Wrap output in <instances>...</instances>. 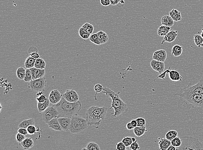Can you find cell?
Listing matches in <instances>:
<instances>
[{
  "instance_id": "6da1fadb",
  "label": "cell",
  "mask_w": 203,
  "mask_h": 150,
  "mask_svg": "<svg viewBox=\"0 0 203 150\" xmlns=\"http://www.w3.org/2000/svg\"><path fill=\"white\" fill-rule=\"evenodd\" d=\"M102 93L106 94L107 97H110L112 100L111 106L110 109L113 108L114 110V114L113 117H116L121 115L126 114L128 111V107L127 103L121 100L119 96L121 93L120 91L115 93L108 87H103Z\"/></svg>"
},
{
  "instance_id": "7a4b0ae2",
  "label": "cell",
  "mask_w": 203,
  "mask_h": 150,
  "mask_svg": "<svg viewBox=\"0 0 203 150\" xmlns=\"http://www.w3.org/2000/svg\"><path fill=\"white\" fill-rule=\"evenodd\" d=\"M59 113V117H71L78 115L82 109V103L80 101L70 102L62 96L60 101L54 105Z\"/></svg>"
},
{
  "instance_id": "3957f363",
  "label": "cell",
  "mask_w": 203,
  "mask_h": 150,
  "mask_svg": "<svg viewBox=\"0 0 203 150\" xmlns=\"http://www.w3.org/2000/svg\"><path fill=\"white\" fill-rule=\"evenodd\" d=\"M107 107L92 106L86 111V120L89 126H98L104 120L107 115Z\"/></svg>"
},
{
  "instance_id": "277c9868",
  "label": "cell",
  "mask_w": 203,
  "mask_h": 150,
  "mask_svg": "<svg viewBox=\"0 0 203 150\" xmlns=\"http://www.w3.org/2000/svg\"><path fill=\"white\" fill-rule=\"evenodd\" d=\"M178 96L180 97L178 102L179 107H184L189 110L194 108H203V94Z\"/></svg>"
},
{
  "instance_id": "5b68a950",
  "label": "cell",
  "mask_w": 203,
  "mask_h": 150,
  "mask_svg": "<svg viewBox=\"0 0 203 150\" xmlns=\"http://www.w3.org/2000/svg\"><path fill=\"white\" fill-rule=\"evenodd\" d=\"M89 125L86 120L78 115L71 117L69 131L73 134H83L86 131Z\"/></svg>"
},
{
  "instance_id": "8992f818",
  "label": "cell",
  "mask_w": 203,
  "mask_h": 150,
  "mask_svg": "<svg viewBox=\"0 0 203 150\" xmlns=\"http://www.w3.org/2000/svg\"><path fill=\"white\" fill-rule=\"evenodd\" d=\"M182 140V145L177 150H203V143L195 137L185 136Z\"/></svg>"
},
{
  "instance_id": "52a82bcc",
  "label": "cell",
  "mask_w": 203,
  "mask_h": 150,
  "mask_svg": "<svg viewBox=\"0 0 203 150\" xmlns=\"http://www.w3.org/2000/svg\"><path fill=\"white\" fill-rule=\"evenodd\" d=\"M203 94V80L200 81L196 85L191 86L189 85L188 86L182 88L178 91L175 93L174 96L186 95H198Z\"/></svg>"
},
{
  "instance_id": "ba28073f",
  "label": "cell",
  "mask_w": 203,
  "mask_h": 150,
  "mask_svg": "<svg viewBox=\"0 0 203 150\" xmlns=\"http://www.w3.org/2000/svg\"><path fill=\"white\" fill-rule=\"evenodd\" d=\"M40 114L41 116L42 120L46 124L52 119L59 117V113L54 105L49 106Z\"/></svg>"
},
{
  "instance_id": "9c48e42d",
  "label": "cell",
  "mask_w": 203,
  "mask_h": 150,
  "mask_svg": "<svg viewBox=\"0 0 203 150\" xmlns=\"http://www.w3.org/2000/svg\"><path fill=\"white\" fill-rule=\"evenodd\" d=\"M46 86V81L45 77L32 80L29 82L28 88L36 91H43Z\"/></svg>"
},
{
  "instance_id": "30bf717a",
  "label": "cell",
  "mask_w": 203,
  "mask_h": 150,
  "mask_svg": "<svg viewBox=\"0 0 203 150\" xmlns=\"http://www.w3.org/2000/svg\"><path fill=\"white\" fill-rule=\"evenodd\" d=\"M62 96L69 102H75L79 101V96L77 92L74 90H66L62 95Z\"/></svg>"
},
{
  "instance_id": "8fae6325",
  "label": "cell",
  "mask_w": 203,
  "mask_h": 150,
  "mask_svg": "<svg viewBox=\"0 0 203 150\" xmlns=\"http://www.w3.org/2000/svg\"><path fill=\"white\" fill-rule=\"evenodd\" d=\"M62 95L58 90H52L49 95V99L51 103L55 105L61 100Z\"/></svg>"
},
{
  "instance_id": "7c38bea8",
  "label": "cell",
  "mask_w": 203,
  "mask_h": 150,
  "mask_svg": "<svg viewBox=\"0 0 203 150\" xmlns=\"http://www.w3.org/2000/svg\"><path fill=\"white\" fill-rule=\"evenodd\" d=\"M150 64L152 69L158 72L159 74H162L164 72L165 67L164 62L153 59L150 62Z\"/></svg>"
},
{
  "instance_id": "4fadbf2b",
  "label": "cell",
  "mask_w": 203,
  "mask_h": 150,
  "mask_svg": "<svg viewBox=\"0 0 203 150\" xmlns=\"http://www.w3.org/2000/svg\"><path fill=\"white\" fill-rule=\"evenodd\" d=\"M58 119L62 131H69L71 123V118L68 117H59Z\"/></svg>"
},
{
  "instance_id": "5bb4252c",
  "label": "cell",
  "mask_w": 203,
  "mask_h": 150,
  "mask_svg": "<svg viewBox=\"0 0 203 150\" xmlns=\"http://www.w3.org/2000/svg\"><path fill=\"white\" fill-rule=\"evenodd\" d=\"M167 54L166 51L160 50L154 52L153 56V59L165 62L167 59Z\"/></svg>"
},
{
  "instance_id": "9a60e30c",
  "label": "cell",
  "mask_w": 203,
  "mask_h": 150,
  "mask_svg": "<svg viewBox=\"0 0 203 150\" xmlns=\"http://www.w3.org/2000/svg\"><path fill=\"white\" fill-rule=\"evenodd\" d=\"M177 36H178V31L174 30H172L171 31H170L165 36H164L161 44L163 45L165 42L171 43L175 40Z\"/></svg>"
},
{
  "instance_id": "2e32d148",
  "label": "cell",
  "mask_w": 203,
  "mask_h": 150,
  "mask_svg": "<svg viewBox=\"0 0 203 150\" xmlns=\"http://www.w3.org/2000/svg\"><path fill=\"white\" fill-rule=\"evenodd\" d=\"M32 74V80L41 78L44 77L45 75V69H41L33 67L30 68Z\"/></svg>"
},
{
  "instance_id": "e0dca14e",
  "label": "cell",
  "mask_w": 203,
  "mask_h": 150,
  "mask_svg": "<svg viewBox=\"0 0 203 150\" xmlns=\"http://www.w3.org/2000/svg\"><path fill=\"white\" fill-rule=\"evenodd\" d=\"M19 145L21 148L25 150L31 149L33 147L34 145V142L32 138L31 137H27L23 141L19 143Z\"/></svg>"
},
{
  "instance_id": "ac0fdd59",
  "label": "cell",
  "mask_w": 203,
  "mask_h": 150,
  "mask_svg": "<svg viewBox=\"0 0 203 150\" xmlns=\"http://www.w3.org/2000/svg\"><path fill=\"white\" fill-rule=\"evenodd\" d=\"M58 118H55L52 119L47 124L49 127L52 130L56 131H62L60 125L58 122Z\"/></svg>"
},
{
  "instance_id": "d6986e66",
  "label": "cell",
  "mask_w": 203,
  "mask_h": 150,
  "mask_svg": "<svg viewBox=\"0 0 203 150\" xmlns=\"http://www.w3.org/2000/svg\"><path fill=\"white\" fill-rule=\"evenodd\" d=\"M169 74V78L172 81L177 82L182 81V77L180 75V73L177 71L170 70Z\"/></svg>"
},
{
  "instance_id": "ffe728a7",
  "label": "cell",
  "mask_w": 203,
  "mask_h": 150,
  "mask_svg": "<svg viewBox=\"0 0 203 150\" xmlns=\"http://www.w3.org/2000/svg\"><path fill=\"white\" fill-rule=\"evenodd\" d=\"M159 149L161 150H167L169 146L172 145L171 141L167 139V138H159Z\"/></svg>"
},
{
  "instance_id": "44dd1931",
  "label": "cell",
  "mask_w": 203,
  "mask_h": 150,
  "mask_svg": "<svg viewBox=\"0 0 203 150\" xmlns=\"http://www.w3.org/2000/svg\"><path fill=\"white\" fill-rule=\"evenodd\" d=\"M174 22L170 16L165 15L161 18V24L163 25L171 27L174 24Z\"/></svg>"
},
{
  "instance_id": "7402d4cb",
  "label": "cell",
  "mask_w": 203,
  "mask_h": 150,
  "mask_svg": "<svg viewBox=\"0 0 203 150\" xmlns=\"http://www.w3.org/2000/svg\"><path fill=\"white\" fill-rule=\"evenodd\" d=\"M169 14L174 22H178L182 20L181 12L176 9H172L169 12Z\"/></svg>"
},
{
  "instance_id": "603a6c76",
  "label": "cell",
  "mask_w": 203,
  "mask_h": 150,
  "mask_svg": "<svg viewBox=\"0 0 203 150\" xmlns=\"http://www.w3.org/2000/svg\"><path fill=\"white\" fill-rule=\"evenodd\" d=\"M147 131L146 126H137L133 129L134 134L138 137H140L144 135Z\"/></svg>"
},
{
  "instance_id": "cb8c5ba5",
  "label": "cell",
  "mask_w": 203,
  "mask_h": 150,
  "mask_svg": "<svg viewBox=\"0 0 203 150\" xmlns=\"http://www.w3.org/2000/svg\"><path fill=\"white\" fill-rule=\"evenodd\" d=\"M97 34L101 44H105L109 40L108 34L104 32L99 31L97 32Z\"/></svg>"
},
{
  "instance_id": "d4e9b609",
  "label": "cell",
  "mask_w": 203,
  "mask_h": 150,
  "mask_svg": "<svg viewBox=\"0 0 203 150\" xmlns=\"http://www.w3.org/2000/svg\"><path fill=\"white\" fill-rule=\"evenodd\" d=\"M170 30L171 27L162 25L158 29V35L159 36L164 37L170 31Z\"/></svg>"
},
{
  "instance_id": "484cf974",
  "label": "cell",
  "mask_w": 203,
  "mask_h": 150,
  "mask_svg": "<svg viewBox=\"0 0 203 150\" xmlns=\"http://www.w3.org/2000/svg\"><path fill=\"white\" fill-rule=\"evenodd\" d=\"M183 48L180 45H175L172 48V54L175 57H179L182 53Z\"/></svg>"
},
{
  "instance_id": "4316f807",
  "label": "cell",
  "mask_w": 203,
  "mask_h": 150,
  "mask_svg": "<svg viewBox=\"0 0 203 150\" xmlns=\"http://www.w3.org/2000/svg\"><path fill=\"white\" fill-rule=\"evenodd\" d=\"M50 102L49 98H48L46 101L44 102L40 103V102H37V108L39 112L41 113L42 112L49 107L50 106Z\"/></svg>"
},
{
  "instance_id": "83f0119b",
  "label": "cell",
  "mask_w": 203,
  "mask_h": 150,
  "mask_svg": "<svg viewBox=\"0 0 203 150\" xmlns=\"http://www.w3.org/2000/svg\"><path fill=\"white\" fill-rule=\"evenodd\" d=\"M34 125H35V121L34 119L31 118L28 120H25L21 122L18 126V127L19 128H23L27 129L29 126Z\"/></svg>"
},
{
  "instance_id": "f1b7e54d",
  "label": "cell",
  "mask_w": 203,
  "mask_h": 150,
  "mask_svg": "<svg viewBox=\"0 0 203 150\" xmlns=\"http://www.w3.org/2000/svg\"><path fill=\"white\" fill-rule=\"evenodd\" d=\"M36 61V59H34L30 56L28 57L26 60L25 62V67L26 69H30V68L34 67Z\"/></svg>"
},
{
  "instance_id": "f546056e",
  "label": "cell",
  "mask_w": 203,
  "mask_h": 150,
  "mask_svg": "<svg viewBox=\"0 0 203 150\" xmlns=\"http://www.w3.org/2000/svg\"><path fill=\"white\" fill-rule=\"evenodd\" d=\"M17 76L18 79L21 80H24L26 74V69L22 67L17 68L16 72Z\"/></svg>"
},
{
  "instance_id": "4dcf8cb0",
  "label": "cell",
  "mask_w": 203,
  "mask_h": 150,
  "mask_svg": "<svg viewBox=\"0 0 203 150\" xmlns=\"http://www.w3.org/2000/svg\"><path fill=\"white\" fill-rule=\"evenodd\" d=\"M46 67V63L45 61L42 58H38L36 59L34 67L39 69H45Z\"/></svg>"
},
{
  "instance_id": "1f68e13d",
  "label": "cell",
  "mask_w": 203,
  "mask_h": 150,
  "mask_svg": "<svg viewBox=\"0 0 203 150\" xmlns=\"http://www.w3.org/2000/svg\"><path fill=\"white\" fill-rule=\"evenodd\" d=\"M178 133L176 130H170L166 133L165 135V138H167L169 140L171 141L174 138L178 136Z\"/></svg>"
},
{
  "instance_id": "d6a6232c",
  "label": "cell",
  "mask_w": 203,
  "mask_h": 150,
  "mask_svg": "<svg viewBox=\"0 0 203 150\" xmlns=\"http://www.w3.org/2000/svg\"><path fill=\"white\" fill-rule=\"evenodd\" d=\"M194 43L198 48L201 47V45L203 42V38L199 34H195L194 38Z\"/></svg>"
},
{
  "instance_id": "836d02e7",
  "label": "cell",
  "mask_w": 203,
  "mask_h": 150,
  "mask_svg": "<svg viewBox=\"0 0 203 150\" xmlns=\"http://www.w3.org/2000/svg\"><path fill=\"white\" fill-rule=\"evenodd\" d=\"M78 33H79V36L84 40H88L89 39L91 35L86 31L82 27H81L79 29Z\"/></svg>"
},
{
  "instance_id": "e575fe53",
  "label": "cell",
  "mask_w": 203,
  "mask_h": 150,
  "mask_svg": "<svg viewBox=\"0 0 203 150\" xmlns=\"http://www.w3.org/2000/svg\"><path fill=\"white\" fill-rule=\"evenodd\" d=\"M87 150H100V147L97 143L94 142H90L86 147Z\"/></svg>"
},
{
  "instance_id": "d590c367",
  "label": "cell",
  "mask_w": 203,
  "mask_h": 150,
  "mask_svg": "<svg viewBox=\"0 0 203 150\" xmlns=\"http://www.w3.org/2000/svg\"><path fill=\"white\" fill-rule=\"evenodd\" d=\"M89 40L92 43H94L96 45H98V46L102 45L100 40H99V38H98L97 33H94V34L91 35L90 37H89Z\"/></svg>"
},
{
  "instance_id": "8d00e7d4",
  "label": "cell",
  "mask_w": 203,
  "mask_h": 150,
  "mask_svg": "<svg viewBox=\"0 0 203 150\" xmlns=\"http://www.w3.org/2000/svg\"><path fill=\"white\" fill-rule=\"evenodd\" d=\"M82 27L86 31L90 34H92L93 32L94 27L92 24L89 22H86L83 25Z\"/></svg>"
},
{
  "instance_id": "74e56055",
  "label": "cell",
  "mask_w": 203,
  "mask_h": 150,
  "mask_svg": "<svg viewBox=\"0 0 203 150\" xmlns=\"http://www.w3.org/2000/svg\"><path fill=\"white\" fill-rule=\"evenodd\" d=\"M171 141L172 145L176 147V148L180 147L182 144V140L178 136L174 138Z\"/></svg>"
},
{
  "instance_id": "f35d334b",
  "label": "cell",
  "mask_w": 203,
  "mask_h": 150,
  "mask_svg": "<svg viewBox=\"0 0 203 150\" xmlns=\"http://www.w3.org/2000/svg\"><path fill=\"white\" fill-rule=\"evenodd\" d=\"M39 128H37L34 125H31L28 127L27 128V131H28V134L30 135H34L36 134L40 130H39Z\"/></svg>"
},
{
  "instance_id": "ab89813d",
  "label": "cell",
  "mask_w": 203,
  "mask_h": 150,
  "mask_svg": "<svg viewBox=\"0 0 203 150\" xmlns=\"http://www.w3.org/2000/svg\"><path fill=\"white\" fill-rule=\"evenodd\" d=\"M122 141L126 146V147H129L130 146L132 143L133 142L132 140V137L129 136L125 137H123Z\"/></svg>"
},
{
  "instance_id": "60d3db41",
  "label": "cell",
  "mask_w": 203,
  "mask_h": 150,
  "mask_svg": "<svg viewBox=\"0 0 203 150\" xmlns=\"http://www.w3.org/2000/svg\"><path fill=\"white\" fill-rule=\"evenodd\" d=\"M103 86L102 85H101V84H97L94 85V91H95V92H96V94H95V96H94L95 100H97L96 96L98 93L102 92L103 91Z\"/></svg>"
},
{
  "instance_id": "b9f144b4",
  "label": "cell",
  "mask_w": 203,
  "mask_h": 150,
  "mask_svg": "<svg viewBox=\"0 0 203 150\" xmlns=\"http://www.w3.org/2000/svg\"><path fill=\"white\" fill-rule=\"evenodd\" d=\"M32 80V74L31 69H26V74L25 77L24 81L25 82H29L31 81Z\"/></svg>"
},
{
  "instance_id": "7bdbcfd3",
  "label": "cell",
  "mask_w": 203,
  "mask_h": 150,
  "mask_svg": "<svg viewBox=\"0 0 203 150\" xmlns=\"http://www.w3.org/2000/svg\"><path fill=\"white\" fill-rule=\"evenodd\" d=\"M26 138L25 135H22L20 133H17L16 135V139L17 141L19 143H21L22 141H23Z\"/></svg>"
},
{
  "instance_id": "ee69618b",
  "label": "cell",
  "mask_w": 203,
  "mask_h": 150,
  "mask_svg": "<svg viewBox=\"0 0 203 150\" xmlns=\"http://www.w3.org/2000/svg\"><path fill=\"white\" fill-rule=\"evenodd\" d=\"M136 120L137 123V126H146V120L144 118H138Z\"/></svg>"
},
{
  "instance_id": "f6af8a7d",
  "label": "cell",
  "mask_w": 203,
  "mask_h": 150,
  "mask_svg": "<svg viewBox=\"0 0 203 150\" xmlns=\"http://www.w3.org/2000/svg\"><path fill=\"white\" fill-rule=\"evenodd\" d=\"M47 99V97L43 94H42L39 96H37V97L36 98L37 102H40V103H42V102H44L46 101Z\"/></svg>"
},
{
  "instance_id": "bcb514c9",
  "label": "cell",
  "mask_w": 203,
  "mask_h": 150,
  "mask_svg": "<svg viewBox=\"0 0 203 150\" xmlns=\"http://www.w3.org/2000/svg\"><path fill=\"white\" fill-rule=\"evenodd\" d=\"M129 148L132 150H137L140 148V147L138 143L137 142V141H136L135 142H133L131 145L129 146Z\"/></svg>"
},
{
  "instance_id": "7dc6e473",
  "label": "cell",
  "mask_w": 203,
  "mask_h": 150,
  "mask_svg": "<svg viewBox=\"0 0 203 150\" xmlns=\"http://www.w3.org/2000/svg\"><path fill=\"white\" fill-rule=\"evenodd\" d=\"M126 146L123 143L122 141L118 142L116 145V150H126Z\"/></svg>"
},
{
  "instance_id": "c3c4849f",
  "label": "cell",
  "mask_w": 203,
  "mask_h": 150,
  "mask_svg": "<svg viewBox=\"0 0 203 150\" xmlns=\"http://www.w3.org/2000/svg\"><path fill=\"white\" fill-rule=\"evenodd\" d=\"M170 67H169L168 69H167L165 71H164L162 74H160V75L158 76L157 78H160V79L165 80L166 74L169 73V71H170Z\"/></svg>"
},
{
  "instance_id": "681fc988",
  "label": "cell",
  "mask_w": 203,
  "mask_h": 150,
  "mask_svg": "<svg viewBox=\"0 0 203 150\" xmlns=\"http://www.w3.org/2000/svg\"><path fill=\"white\" fill-rule=\"evenodd\" d=\"M17 131H18V133H21V134L25 135H27L28 134L27 129H25V128H19V129Z\"/></svg>"
},
{
  "instance_id": "f907efd6",
  "label": "cell",
  "mask_w": 203,
  "mask_h": 150,
  "mask_svg": "<svg viewBox=\"0 0 203 150\" xmlns=\"http://www.w3.org/2000/svg\"><path fill=\"white\" fill-rule=\"evenodd\" d=\"M101 5L103 6H108L111 5L110 0H100Z\"/></svg>"
},
{
  "instance_id": "816d5d0a",
  "label": "cell",
  "mask_w": 203,
  "mask_h": 150,
  "mask_svg": "<svg viewBox=\"0 0 203 150\" xmlns=\"http://www.w3.org/2000/svg\"><path fill=\"white\" fill-rule=\"evenodd\" d=\"M30 56L33 57L34 59H37L38 58H40V56L39 53L36 52H31L30 53Z\"/></svg>"
},
{
  "instance_id": "f5cc1de1",
  "label": "cell",
  "mask_w": 203,
  "mask_h": 150,
  "mask_svg": "<svg viewBox=\"0 0 203 150\" xmlns=\"http://www.w3.org/2000/svg\"><path fill=\"white\" fill-rule=\"evenodd\" d=\"M120 1V0H110L111 5L113 6L117 5Z\"/></svg>"
},
{
  "instance_id": "db71d44e",
  "label": "cell",
  "mask_w": 203,
  "mask_h": 150,
  "mask_svg": "<svg viewBox=\"0 0 203 150\" xmlns=\"http://www.w3.org/2000/svg\"><path fill=\"white\" fill-rule=\"evenodd\" d=\"M126 127H127V129L129 130H133V129H134V127H133L132 125L131 124V122H129V123L127 124Z\"/></svg>"
},
{
  "instance_id": "11a10c76",
  "label": "cell",
  "mask_w": 203,
  "mask_h": 150,
  "mask_svg": "<svg viewBox=\"0 0 203 150\" xmlns=\"http://www.w3.org/2000/svg\"><path fill=\"white\" fill-rule=\"evenodd\" d=\"M125 5V1L124 0H120V2L117 5L118 7H123Z\"/></svg>"
},
{
  "instance_id": "9f6ffc18",
  "label": "cell",
  "mask_w": 203,
  "mask_h": 150,
  "mask_svg": "<svg viewBox=\"0 0 203 150\" xmlns=\"http://www.w3.org/2000/svg\"><path fill=\"white\" fill-rule=\"evenodd\" d=\"M130 122H131V124L132 125V126H133L134 128L137 126V122L136 120H133Z\"/></svg>"
},
{
  "instance_id": "6f0895ef",
  "label": "cell",
  "mask_w": 203,
  "mask_h": 150,
  "mask_svg": "<svg viewBox=\"0 0 203 150\" xmlns=\"http://www.w3.org/2000/svg\"><path fill=\"white\" fill-rule=\"evenodd\" d=\"M177 150V148L176 147L171 145L169 147V148L167 149V150Z\"/></svg>"
},
{
  "instance_id": "680465c9",
  "label": "cell",
  "mask_w": 203,
  "mask_h": 150,
  "mask_svg": "<svg viewBox=\"0 0 203 150\" xmlns=\"http://www.w3.org/2000/svg\"><path fill=\"white\" fill-rule=\"evenodd\" d=\"M198 33L203 38V28H202V31H201L199 32Z\"/></svg>"
},
{
  "instance_id": "91938a15",
  "label": "cell",
  "mask_w": 203,
  "mask_h": 150,
  "mask_svg": "<svg viewBox=\"0 0 203 150\" xmlns=\"http://www.w3.org/2000/svg\"><path fill=\"white\" fill-rule=\"evenodd\" d=\"M132 140L133 142H135L137 141V139L134 137H132Z\"/></svg>"
},
{
  "instance_id": "94428289",
  "label": "cell",
  "mask_w": 203,
  "mask_h": 150,
  "mask_svg": "<svg viewBox=\"0 0 203 150\" xmlns=\"http://www.w3.org/2000/svg\"><path fill=\"white\" fill-rule=\"evenodd\" d=\"M13 2H14V5H15V6H16V4L15 3V1H14V0H13Z\"/></svg>"
},
{
  "instance_id": "6125c7cd",
  "label": "cell",
  "mask_w": 203,
  "mask_h": 150,
  "mask_svg": "<svg viewBox=\"0 0 203 150\" xmlns=\"http://www.w3.org/2000/svg\"><path fill=\"white\" fill-rule=\"evenodd\" d=\"M82 150H87V149H86V148H82Z\"/></svg>"
},
{
  "instance_id": "be15d7a7",
  "label": "cell",
  "mask_w": 203,
  "mask_h": 150,
  "mask_svg": "<svg viewBox=\"0 0 203 150\" xmlns=\"http://www.w3.org/2000/svg\"><path fill=\"white\" fill-rule=\"evenodd\" d=\"M201 47H203V42L202 43V45H201Z\"/></svg>"
}]
</instances>
